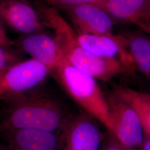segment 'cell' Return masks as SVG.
Returning a JSON list of instances; mask_svg holds the SVG:
<instances>
[{"mask_svg":"<svg viewBox=\"0 0 150 150\" xmlns=\"http://www.w3.org/2000/svg\"><path fill=\"white\" fill-rule=\"evenodd\" d=\"M147 1H150V0H147Z\"/></svg>","mask_w":150,"mask_h":150,"instance_id":"obj_23","label":"cell"},{"mask_svg":"<svg viewBox=\"0 0 150 150\" xmlns=\"http://www.w3.org/2000/svg\"><path fill=\"white\" fill-rule=\"evenodd\" d=\"M0 16L20 36L42 32L46 26L39 12L27 0H0Z\"/></svg>","mask_w":150,"mask_h":150,"instance_id":"obj_8","label":"cell"},{"mask_svg":"<svg viewBox=\"0 0 150 150\" xmlns=\"http://www.w3.org/2000/svg\"><path fill=\"white\" fill-rule=\"evenodd\" d=\"M96 121L85 112L71 116L62 132V150H101L105 134Z\"/></svg>","mask_w":150,"mask_h":150,"instance_id":"obj_6","label":"cell"},{"mask_svg":"<svg viewBox=\"0 0 150 150\" xmlns=\"http://www.w3.org/2000/svg\"><path fill=\"white\" fill-rule=\"evenodd\" d=\"M21 61V56L16 51L0 47V71L7 70Z\"/></svg>","mask_w":150,"mask_h":150,"instance_id":"obj_15","label":"cell"},{"mask_svg":"<svg viewBox=\"0 0 150 150\" xmlns=\"http://www.w3.org/2000/svg\"><path fill=\"white\" fill-rule=\"evenodd\" d=\"M104 0H56L55 6L66 10L71 7L82 5H95L99 6Z\"/></svg>","mask_w":150,"mask_h":150,"instance_id":"obj_16","label":"cell"},{"mask_svg":"<svg viewBox=\"0 0 150 150\" xmlns=\"http://www.w3.org/2000/svg\"><path fill=\"white\" fill-rule=\"evenodd\" d=\"M14 47L45 66L51 75L62 62L54 37L43 32L20 36L13 41Z\"/></svg>","mask_w":150,"mask_h":150,"instance_id":"obj_10","label":"cell"},{"mask_svg":"<svg viewBox=\"0 0 150 150\" xmlns=\"http://www.w3.org/2000/svg\"><path fill=\"white\" fill-rule=\"evenodd\" d=\"M141 150H150V137L146 134Z\"/></svg>","mask_w":150,"mask_h":150,"instance_id":"obj_20","label":"cell"},{"mask_svg":"<svg viewBox=\"0 0 150 150\" xmlns=\"http://www.w3.org/2000/svg\"><path fill=\"white\" fill-rule=\"evenodd\" d=\"M110 16L130 23L150 9L147 0H104L99 6Z\"/></svg>","mask_w":150,"mask_h":150,"instance_id":"obj_12","label":"cell"},{"mask_svg":"<svg viewBox=\"0 0 150 150\" xmlns=\"http://www.w3.org/2000/svg\"><path fill=\"white\" fill-rule=\"evenodd\" d=\"M45 1H46L50 5H51L54 6H55L56 0H45Z\"/></svg>","mask_w":150,"mask_h":150,"instance_id":"obj_22","label":"cell"},{"mask_svg":"<svg viewBox=\"0 0 150 150\" xmlns=\"http://www.w3.org/2000/svg\"><path fill=\"white\" fill-rule=\"evenodd\" d=\"M5 25V24L0 16V47L13 50L12 47H14L13 41L8 36Z\"/></svg>","mask_w":150,"mask_h":150,"instance_id":"obj_19","label":"cell"},{"mask_svg":"<svg viewBox=\"0 0 150 150\" xmlns=\"http://www.w3.org/2000/svg\"><path fill=\"white\" fill-rule=\"evenodd\" d=\"M146 34H150V9L132 22Z\"/></svg>","mask_w":150,"mask_h":150,"instance_id":"obj_18","label":"cell"},{"mask_svg":"<svg viewBox=\"0 0 150 150\" xmlns=\"http://www.w3.org/2000/svg\"><path fill=\"white\" fill-rule=\"evenodd\" d=\"M126 38L129 53L138 70L150 80V38L140 32H132Z\"/></svg>","mask_w":150,"mask_h":150,"instance_id":"obj_13","label":"cell"},{"mask_svg":"<svg viewBox=\"0 0 150 150\" xmlns=\"http://www.w3.org/2000/svg\"><path fill=\"white\" fill-rule=\"evenodd\" d=\"M0 150H12L5 144L0 143Z\"/></svg>","mask_w":150,"mask_h":150,"instance_id":"obj_21","label":"cell"},{"mask_svg":"<svg viewBox=\"0 0 150 150\" xmlns=\"http://www.w3.org/2000/svg\"><path fill=\"white\" fill-rule=\"evenodd\" d=\"M101 150H129L122 145L112 134L107 131L102 144Z\"/></svg>","mask_w":150,"mask_h":150,"instance_id":"obj_17","label":"cell"},{"mask_svg":"<svg viewBox=\"0 0 150 150\" xmlns=\"http://www.w3.org/2000/svg\"><path fill=\"white\" fill-rule=\"evenodd\" d=\"M49 75L45 66L32 59L0 71V101L5 102L38 88Z\"/></svg>","mask_w":150,"mask_h":150,"instance_id":"obj_5","label":"cell"},{"mask_svg":"<svg viewBox=\"0 0 150 150\" xmlns=\"http://www.w3.org/2000/svg\"><path fill=\"white\" fill-rule=\"evenodd\" d=\"M4 103L0 110V134L25 129L61 131L71 116L58 100L38 87Z\"/></svg>","mask_w":150,"mask_h":150,"instance_id":"obj_1","label":"cell"},{"mask_svg":"<svg viewBox=\"0 0 150 150\" xmlns=\"http://www.w3.org/2000/svg\"><path fill=\"white\" fill-rule=\"evenodd\" d=\"M77 33L115 36L111 16L95 5L75 6L64 10Z\"/></svg>","mask_w":150,"mask_h":150,"instance_id":"obj_11","label":"cell"},{"mask_svg":"<svg viewBox=\"0 0 150 150\" xmlns=\"http://www.w3.org/2000/svg\"><path fill=\"white\" fill-rule=\"evenodd\" d=\"M84 112L111 132L112 124L105 96L96 79L62 59L51 75Z\"/></svg>","mask_w":150,"mask_h":150,"instance_id":"obj_3","label":"cell"},{"mask_svg":"<svg viewBox=\"0 0 150 150\" xmlns=\"http://www.w3.org/2000/svg\"><path fill=\"white\" fill-rule=\"evenodd\" d=\"M114 90L134 108L141 120L145 134L150 137V93L127 86H116Z\"/></svg>","mask_w":150,"mask_h":150,"instance_id":"obj_14","label":"cell"},{"mask_svg":"<svg viewBox=\"0 0 150 150\" xmlns=\"http://www.w3.org/2000/svg\"><path fill=\"white\" fill-rule=\"evenodd\" d=\"M76 40L89 52L103 58L117 59L126 74L134 75L136 68L129 51L127 41L123 36L109 37L76 33Z\"/></svg>","mask_w":150,"mask_h":150,"instance_id":"obj_7","label":"cell"},{"mask_svg":"<svg viewBox=\"0 0 150 150\" xmlns=\"http://www.w3.org/2000/svg\"><path fill=\"white\" fill-rule=\"evenodd\" d=\"M62 132L25 129L8 131L0 134L4 144L11 150H62Z\"/></svg>","mask_w":150,"mask_h":150,"instance_id":"obj_9","label":"cell"},{"mask_svg":"<svg viewBox=\"0 0 150 150\" xmlns=\"http://www.w3.org/2000/svg\"><path fill=\"white\" fill-rule=\"evenodd\" d=\"M106 99L112 124L111 133L128 150H141L145 133L137 112L114 90Z\"/></svg>","mask_w":150,"mask_h":150,"instance_id":"obj_4","label":"cell"},{"mask_svg":"<svg viewBox=\"0 0 150 150\" xmlns=\"http://www.w3.org/2000/svg\"><path fill=\"white\" fill-rule=\"evenodd\" d=\"M38 11L46 26L54 31V37L62 59L96 80L109 82L125 71L117 59L96 56L83 48L76 40V32L54 7L42 6Z\"/></svg>","mask_w":150,"mask_h":150,"instance_id":"obj_2","label":"cell"}]
</instances>
